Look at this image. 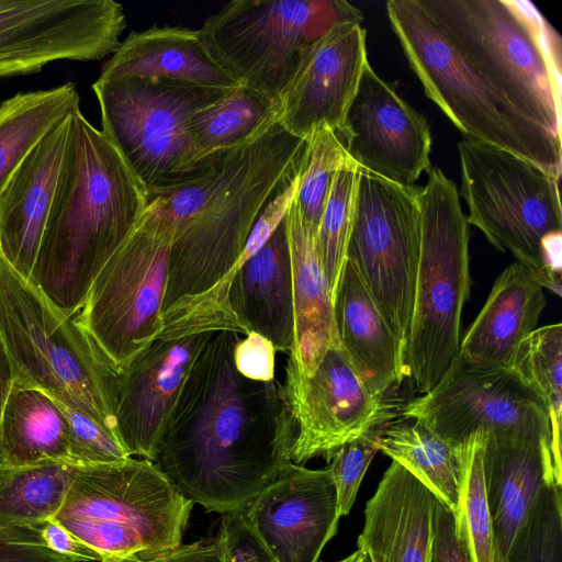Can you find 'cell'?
I'll return each mask as SVG.
<instances>
[{
  "mask_svg": "<svg viewBox=\"0 0 562 562\" xmlns=\"http://www.w3.org/2000/svg\"><path fill=\"white\" fill-rule=\"evenodd\" d=\"M243 335L215 331L196 357L154 463L207 512L244 513L291 463L295 424L281 384L241 375Z\"/></svg>",
  "mask_w": 562,
  "mask_h": 562,
  "instance_id": "6da1fadb",
  "label": "cell"
},
{
  "mask_svg": "<svg viewBox=\"0 0 562 562\" xmlns=\"http://www.w3.org/2000/svg\"><path fill=\"white\" fill-rule=\"evenodd\" d=\"M305 142L276 123L148 199L172 229L162 314L231 273L261 211L300 169Z\"/></svg>",
  "mask_w": 562,
  "mask_h": 562,
  "instance_id": "7a4b0ae2",
  "label": "cell"
},
{
  "mask_svg": "<svg viewBox=\"0 0 562 562\" xmlns=\"http://www.w3.org/2000/svg\"><path fill=\"white\" fill-rule=\"evenodd\" d=\"M148 206L142 184L114 146L82 114L68 117L57 186L30 282L75 316L90 288Z\"/></svg>",
  "mask_w": 562,
  "mask_h": 562,
  "instance_id": "3957f363",
  "label": "cell"
},
{
  "mask_svg": "<svg viewBox=\"0 0 562 562\" xmlns=\"http://www.w3.org/2000/svg\"><path fill=\"white\" fill-rule=\"evenodd\" d=\"M419 1L492 87L561 138V40L531 2Z\"/></svg>",
  "mask_w": 562,
  "mask_h": 562,
  "instance_id": "277c9868",
  "label": "cell"
},
{
  "mask_svg": "<svg viewBox=\"0 0 562 562\" xmlns=\"http://www.w3.org/2000/svg\"><path fill=\"white\" fill-rule=\"evenodd\" d=\"M0 337L14 379L85 413L117 435L120 368L76 315L60 313L1 254Z\"/></svg>",
  "mask_w": 562,
  "mask_h": 562,
  "instance_id": "5b68a950",
  "label": "cell"
},
{
  "mask_svg": "<svg viewBox=\"0 0 562 562\" xmlns=\"http://www.w3.org/2000/svg\"><path fill=\"white\" fill-rule=\"evenodd\" d=\"M386 13L426 95L467 139L512 151L560 179L562 138L525 117L492 87L419 0H390Z\"/></svg>",
  "mask_w": 562,
  "mask_h": 562,
  "instance_id": "8992f818",
  "label": "cell"
},
{
  "mask_svg": "<svg viewBox=\"0 0 562 562\" xmlns=\"http://www.w3.org/2000/svg\"><path fill=\"white\" fill-rule=\"evenodd\" d=\"M468 224L510 252L544 289L561 295L560 179L512 151L470 139L458 144Z\"/></svg>",
  "mask_w": 562,
  "mask_h": 562,
  "instance_id": "52a82bcc",
  "label": "cell"
},
{
  "mask_svg": "<svg viewBox=\"0 0 562 562\" xmlns=\"http://www.w3.org/2000/svg\"><path fill=\"white\" fill-rule=\"evenodd\" d=\"M193 503L146 459L77 467L53 518L101 561L181 544Z\"/></svg>",
  "mask_w": 562,
  "mask_h": 562,
  "instance_id": "ba28073f",
  "label": "cell"
},
{
  "mask_svg": "<svg viewBox=\"0 0 562 562\" xmlns=\"http://www.w3.org/2000/svg\"><path fill=\"white\" fill-rule=\"evenodd\" d=\"M418 190L420 250L406 350L407 378L428 392L459 352L461 314L470 296L469 224L456 184L430 168Z\"/></svg>",
  "mask_w": 562,
  "mask_h": 562,
  "instance_id": "9c48e42d",
  "label": "cell"
},
{
  "mask_svg": "<svg viewBox=\"0 0 562 562\" xmlns=\"http://www.w3.org/2000/svg\"><path fill=\"white\" fill-rule=\"evenodd\" d=\"M102 134L142 184L147 199L193 173L199 155L189 130L192 115L231 90L167 79L99 77L92 85ZM233 90V89H232Z\"/></svg>",
  "mask_w": 562,
  "mask_h": 562,
  "instance_id": "30bf717a",
  "label": "cell"
},
{
  "mask_svg": "<svg viewBox=\"0 0 562 562\" xmlns=\"http://www.w3.org/2000/svg\"><path fill=\"white\" fill-rule=\"evenodd\" d=\"M362 21L341 0H234L200 29L218 64L241 86L280 99L304 49L334 23Z\"/></svg>",
  "mask_w": 562,
  "mask_h": 562,
  "instance_id": "8fae6325",
  "label": "cell"
},
{
  "mask_svg": "<svg viewBox=\"0 0 562 562\" xmlns=\"http://www.w3.org/2000/svg\"><path fill=\"white\" fill-rule=\"evenodd\" d=\"M172 229L148 203L140 222L102 268L76 315L117 368L126 366L162 327Z\"/></svg>",
  "mask_w": 562,
  "mask_h": 562,
  "instance_id": "7c38bea8",
  "label": "cell"
},
{
  "mask_svg": "<svg viewBox=\"0 0 562 562\" xmlns=\"http://www.w3.org/2000/svg\"><path fill=\"white\" fill-rule=\"evenodd\" d=\"M398 414L454 448L483 432L533 443L554 465L549 414L512 368L476 366L457 355L438 382L402 404Z\"/></svg>",
  "mask_w": 562,
  "mask_h": 562,
  "instance_id": "4fadbf2b",
  "label": "cell"
},
{
  "mask_svg": "<svg viewBox=\"0 0 562 562\" xmlns=\"http://www.w3.org/2000/svg\"><path fill=\"white\" fill-rule=\"evenodd\" d=\"M358 168L346 260L406 355L420 250L419 188Z\"/></svg>",
  "mask_w": 562,
  "mask_h": 562,
  "instance_id": "5bb4252c",
  "label": "cell"
},
{
  "mask_svg": "<svg viewBox=\"0 0 562 562\" xmlns=\"http://www.w3.org/2000/svg\"><path fill=\"white\" fill-rule=\"evenodd\" d=\"M126 19L113 0H0V79L113 54Z\"/></svg>",
  "mask_w": 562,
  "mask_h": 562,
  "instance_id": "9a60e30c",
  "label": "cell"
},
{
  "mask_svg": "<svg viewBox=\"0 0 562 562\" xmlns=\"http://www.w3.org/2000/svg\"><path fill=\"white\" fill-rule=\"evenodd\" d=\"M283 396L295 424L291 461L326 460L344 443L381 429L400 414L398 404L373 394L341 347L330 348L312 375L288 361Z\"/></svg>",
  "mask_w": 562,
  "mask_h": 562,
  "instance_id": "2e32d148",
  "label": "cell"
},
{
  "mask_svg": "<svg viewBox=\"0 0 562 562\" xmlns=\"http://www.w3.org/2000/svg\"><path fill=\"white\" fill-rule=\"evenodd\" d=\"M214 333L192 317L164 319L157 336L120 368L116 432L131 457L154 462L184 381Z\"/></svg>",
  "mask_w": 562,
  "mask_h": 562,
  "instance_id": "e0dca14e",
  "label": "cell"
},
{
  "mask_svg": "<svg viewBox=\"0 0 562 562\" xmlns=\"http://www.w3.org/2000/svg\"><path fill=\"white\" fill-rule=\"evenodd\" d=\"M356 165L383 179L414 187L430 165L427 120L368 63L338 133Z\"/></svg>",
  "mask_w": 562,
  "mask_h": 562,
  "instance_id": "ac0fdd59",
  "label": "cell"
},
{
  "mask_svg": "<svg viewBox=\"0 0 562 562\" xmlns=\"http://www.w3.org/2000/svg\"><path fill=\"white\" fill-rule=\"evenodd\" d=\"M368 63L361 21L334 23L304 49L280 98L278 123L302 139L321 126L338 134Z\"/></svg>",
  "mask_w": 562,
  "mask_h": 562,
  "instance_id": "d6986e66",
  "label": "cell"
},
{
  "mask_svg": "<svg viewBox=\"0 0 562 562\" xmlns=\"http://www.w3.org/2000/svg\"><path fill=\"white\" fill-rule=\"evenodd\" d=\"M243 514L276 562H318L340 518L328 468L293 462Z\"/></svg>",
  "mask_w": 562,
  "mask_h": 562,
  "instance_id": "ffe728a7",
  "label": "cell"
},
{
  "mask_svg": "<svg viewBox=\"0 0 562 562\" xmlns=\"http://www.w3.org/2000/svg\"><path fill=\"white\" fill-rule=\"evenodd\" d=\"M68 117L33 147L0 192V254L30 280L55 194Z\"/></svg>",
  "mask_w": 562,
  "mask_h": 562,
  "instance_id": "44dd1931",
  "label": "cell"
},
{
  "mask_svg": "<svg viewBox=\"0 0 562 562\" xmlns=\"http://www.w3.org/2000/svg\"><path fill=\"white\" fill-rule=\"evenodd\" d=\"M436 496L395 461L364 509L358 549L370 562H431Z\"/></svg>",
  "mask_w": 562,
  "mask_h": 562,
  "instance_id": "7402d4cb",
  "label": "cell"
},
{
  "mask_svg": "<svg viewBox=\"0 0 562 562\" xmlns=\"http://www.w3.org/2000/svg\"><path fill=\"white\" fill-rule=\"evenodd\" d=\"M231 308L249 333L290 352L294 342L292 258L286 215L259 249L247 245L231 282Z\"/></svg>",
  "mask_w": 562,
  "mask_h": 562,
  "instance_id": "603a6c76",
  "label": "cell"
},
{
  "mask_svg": "<svg viewBox=\"0 0 562 562\" xmlns=\"http://www.w3.org/2000/svg\"><path fill=\"white\" fill-rule=\"evenodd\" d=\"M333 306L338 340L351 367L373 394L387 396L407 378L406 355L347 260Z\"/></svg>",
  "mask_w": 562,
  "mask_h": 562,
  "instance_id": "cb8c5ba5",
  "label": "cell"
},
{
  "mask_svg": "<svg viewBox=\"0 0 562 562\" xmlns=\"http://www.w3.org/2000/svg\"><path fill=\"white\" fill-rule=\"evenodd\" d=\"M547 303L544 288L524 265L514 262L495 280L480 313L460 340L468 362L512 368L520 344L536 329Z\"/></svg>",
  "mask_w": 562,
  "mask_h": 562,
  "instance_id": "d4e9b609",
  "label": "cell"
},
{
  "mask_svg": "<svg viewBox=\"0 0 562 562\" xmlns=\"http://www.w3.org/2000/svg\"><path fill=\"white\" fill-rule=\"evenodd\" d=\"M482 459L495 558L504 562L541 486L562 477L533 443L485 435Z\"/></svg>",
  "mask_w": 562,
  "mask_h": 562,
  "instance_id": "484cf974",
  "label": "cell"
},
{
  "mask_svg": "<svg viewBox=\"0 0 562 562\" xmlns=\"http://www.w3.org/2000/svg\"><path fill=\"white\" fill-rule=\"evenodd\" d=\"M99 77L167 78L222 90L241 86L211 54L200 30L181 26L131 32Z\"/></svg>",
  "mask_w": 562,
  "mask_h": 562,
  "instance_id": "4316f807",
  "label": "cell"
},
{
  "mask_svg": "<svg viewBox=\"0 0 562 562\" xmlns=\"http://www.w3.org/2000/svg\"><path fill=\"white\" fill-rule=\"evenodd\" d=\"M292 258L294 342L288 361L306 376L313 374L325 353L340 346L333 294L315 249V239L293 200L288 213Z\"/></svg>",
  "mask_w": 562,
  "mask_h": 562,
  "instance_id": "83f0119b",
  "label": "cell"
},
{
  "mask_svg": "<svg viewBox=\"0 0 562 562\" xmlns=\"http://www.w3.org/2000/svg\"><path fill=\"white\" fill-rule=\"evenodd\" d=\"M68 462V423L42 390L14 379L0 418V467Z\"/></svg>",
  "mask_w": 562,
  "mask_h": 562,
  "instance_id": "f1b7e54d",
  "label": "cell"
},
{
  "mask_svg": "<svg viewBox=\"0 0 562 562\" xmlns=\"http://www.w3.org/2000/svg\"><path fill=\"white\" fill-rule=\"evenodd\" d=\"M79 106L72 82L19 92L0 102V192L33 147Z\"/></svg>",
  "mask_w": 562,
  "mask_h": 562,
  "instance_id": "f546056e",
  "label": "cell"
},
{
  "mask_svg": "<svg viewBox=\"0 0 562 562\" xmlns=\"http://www.w3.org/2000/svg\"><path fill=\"white\" fill-rule=\"evenodd\" d=\"M378 450L397 462L452 513L461 476L459 448L442 441L422 424L403 418L381 428Z\"/></svg>",
  "mask_w": 562,
  "mask_h": 562,
  "instance_id": "4dcf8cb0",
  "label": "cell"
},
{
  "mask_svg": "<svg viewBox=\"0 0 562 562\" xmlns=\"http://www.w3.org/2000/svg\"><path fill=\"white\" fill-rule=\"evenodd\" d=\"M280 99L240 86L198 110L189 122L194 146L205 158L245 145L279 122Z\"/></svg>",
  "mask_w": 562,
  "mask_h": 562,
  "instance_id": "1f68e13d",
  "label": "cell"
},
{
  "mask_svg": "<svg viewBox=\"0 0 562 562\" xmlns=\"http://www.w3.org/2000/svg\"><path fill=\"white\" fill-rule=\"evenodd\" d=\"M77 465L65 461L0 467V529L37 527L60 509Z\"/></svg>",
  "mask_w": 562,
  "mask_h": 562,
  "instance_id": "d6a6232c",
  "label": "cell"
},
{
  "mask_svg": "<svg viewBox=\"0 0 562 562\" xmlns=\"http://www.w3.org/2000/svg\"><path fill=\"white\" fill-rule=\"evenodd\" d=\"M512 369L537 394L550 419L552 456L561 467L562 432V325L536 328L519 346Z\"/></svg>",
  "mask_w": 562,
  "mask_h": 562,
  "instance_id": "836d02e7",
  "label": "cell"
},
{
  "mask_svg": "<svg viewBox=\"0 0 562 562\" xmlns=\"http://www.w3.org/2000/svg\"><path fill=\"white\" fill-rule=\"evenodd\" d=\"M484 436L483 432H475L458 447L461 476L459 499L453 516L456 530L469 552L471 562H496L483 473Z\"/></svg>",
  "mask_w": 562,
  "mask_h": 562,
  "instance_id": "e575fe53",
  "label": "cell"
},
{
  "mask_svg": "<svg viewBox=\"0 0 562 562\" xmlns=\"http://www.w3.org/2000/svg\"><path fill=\"white\" fill-rule=\"evenodd\" d=\"M358 175L359 168L349 157L334 179L315 236L316 254L333 299L346 261Z\"/></svg>",
  "mask_w": 562,
  "mask_h": 562,
  "instance_id": "d590c367",
  "label": "cell"
},
{
  "mask_svg": "<svg viewBox=\"0 0 562 562\" xmlns=\"http://www.w3.org/2000/svg\"><path fill=\"white\" fill-rule=\"evenodd\" d=\"M348 158L342 139L328 126L306 137L295 202L314 239L334 179Z\"/></svg>",
  "mask_w": 562,
  "mask_h": 562,
  "instance_id": "8d00e7d4",
  "label": "cell"
},
{
  "mask_svg": "<svg viewBox=\"0 0 562 562\" xmlns=\"http://www.w3.org/2000/svg\"><path fill=\"white\" fill-rule=\"evenodd\" d=\"M561 487L541 486L504 562H562Z\"/></svg>",
  "mask_w": 562,
  "mask_h": 562,
  "instance_id": "74e56055",
  "label": "cell"
},
{
  "mask_svg": "<svg viewBox=\"0 0 562 562\" xmlns=\"http://www.w3.org/2000/svg\"><path fill=\"white\" fill-rule=\"evenodd\" d=\"M54 401L68 423L69 463L77 467L95 465L121 462L131 458L114 431L85 413Z\"/></svg>",
  "mask_w": 562,
  "mask_h": 562,
  "instance_id": "f35d334b",
  "label": "cell"
},
{
  "mask_svg": "<svg viewBox=\"0 0 562 562\" xmlns=\"http://www.w3.org/2000/svg\"><path fill=\"white\" fill-rule=\"evenodd\" d=\"M381 429L348 441L336 449L326 460L337 493L340 517L349 514L366 474L378 450Z\"/></svg>",
  "mask_w": 562,
  "mask_h": 562,
  "instance_id": "ab89813d",
  "label": "cell"
},
{
  "mask_svg": "<svg viewBox=\"0 0 562 562\" xmlns=\"http://www.w3.org/2000/svg\"><path fill=\"white\" fill-rule=\"evenodd\" d=\"M224 562H276L243 513L222 514L217 533Z\"/></svg>",
  "mask_w": 562,
  "mask_h": 562,
  "instance_id": "60d3db41",
  "label": "cell"
},
{
  "mask_svg": "<svg viewBox=\"0 0 562 562\" xmlns=\"http://www.w3.org/2000/svg\"><path fill=\"white\" fill-rule=\"evenodd\" d=\"M0 562H82L48 549L37 527L0 529Z\"/></svg>",
  "mask_w": 562,
  "mask_h": 562,
  "instance_id": "b9f144b4",
  "label": "cell"
},
{
  "mask_svg": "<svg viewBox=\"0 0 562 562\" xmlns=\"http://www.w3.org/2000/svg\"><path fill=\"white\" fill-rule=\"evenodd\" d=\"M277 349L270 340L249 331L241 336L234 349V362L237 371L255 381L274 380Z\"/></svg>",
  "mask_w": 562,
  "mask_h": 562,
  "instance_id": "7bdbcfd3",
  "label": "cell"
},
{
  "mask_svg": "<svg viewBox=\"0 0 562 562\" xmlns=\"http://www.w3.org/2000/svg\"><path fill=\"white\" fill-rule=\"evenodd\" d=\"M102 562H224L218 538H203L190 544L158 552H139L122 558H105Z\"/></svg>",
  "mask_w": 562,
  "mask_h": 562,
  "instance_id": "ee69618b",
  "label": "cell"
},
{
  "mask_svg": "<svg viewBox=\"0 0 562 562\" xmlns=\"http://www.w3.org/2000/svg\"><path fill=\"white\" fill-rule=\"evenodd\" d=\"M431 562H471L469 552L456 530L453 513L437 501L434 514Z\"/></svg>",
  "mask_w": 562,
  "mask_h": 562,
  "instance_id": "f6af8a7d",
  "label": "cell"
},
{
  "mask_svg": "<svg viewBox=\"0 0 562 562\" xmlns=\"http://www.w3.org/2000/svg\"><path fill=\"white\" fill-rule=\"evenodd\" d=\"M38 532L44 544L58 554L82 562H101V557L94 550L53 519L42 522Z\"/></svg>",
  "mask_w": 562,
  "mask_h": 562,
  "instance_id": "bcb514c9",
  "label": "cell"
},
{
  "mask_svg": "<svg viewBox=\"0 0 562 562\" xmlns=\"http://www.w3.org/2000/svg\"><path fill=\"white\" fill-rule=\"evenodd\" d=\"M14 381V371L4 344L0 337V418Z\"/></svg>",
  "mask_w": 562,
  "mask_h": 562,
  "instance_id": "7dc6e473",
  "label": "cell"
},
{
  "mask_svg": "<svg viewBox=\"0 0 562 562\" xmlns=\"http://www.w3.org/2000/svg\"><path fill=\"white\" fill-rule=\"evenodd\" d=\"M337 562H370L369 558L360 549L349 554L347 558Z\"/></svg>",
  "mask_w": 562,
  "mask_h": 562,
  "instance_id": "c3c4849f",
  "label": "cell"
},
{
  "mask_svg": "<svg viewBox=\"0 0 562 562\" xmlns=\"http://www.w3.org/2000/svg\"><path fill=\"white\" fill-rule=\"evenodd\" d=\"M102 562V561H101Z\"/></svg>",
  "mask_w": 562,
  "mask_h": 562,
  "instance_id": "681fc988",
  "label": "cell"
}]
</instances>
